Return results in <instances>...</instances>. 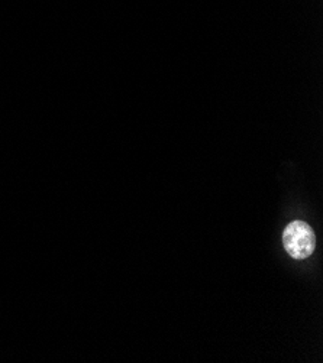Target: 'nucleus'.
<instances>
[{"label": "nucleus", "instance_id": "f257e3e1", "mask_svg": "<svg viewBox=\"0 0 323 363\" xmlns=\"http://www.w3.org/2000/svg\"><path fill=\"white\" fill-rule=\"evenodd\" d=\"M283 245L292 258L306 259L314 252L316 236L307 223L296 220L284 229Z\"/></svg>", "mask_w": 323, "mask_h": 363}]
</instances>
